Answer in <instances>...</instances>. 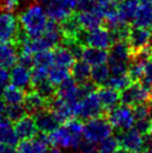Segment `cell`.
Segmentation results:
<instances>
[{"label":"cell","instance_id":"47","mask_svg":"<svg viewBox=\"0 0 152 153\" xmlns=\"http://www.w3.org/2000/svg\"><path fill=\"white\" fill-rule=\"evenodd\" d=\"M150 134L152 135V124H151V128H150Z\"/></svg>","mask_w":152,"mask_h":153},{"label":"cell","instance_id":"43","mask_svg":"<svg viewBox=\"0 0 152 153\" xmlns=\"http://www.w3.org/2000/svg\"><path fill=\"white\" fill-rule=\"evenodd\" d=\"M114 153H131V152H129V151H127V150H124V149H120V150H116Z\"/></svg>","mask_w":152,"mask_h":153},{"label":"cell","instance_id":"25","mask_svg":"<svg viewBox=\"0 0 152 153\" xmlns=\"http://www.w3.org/2000/svg\"><path fill=\"white\" fill-rule=\"evenodd\" d=\"M18 136L11 122L8 119H0V144L16 145L18 143Z\"/></svg>","mask_w":152,"mask_h":153},{"label":"cell","instance_id":"39","mask_svg":"<svg viewBox=\"0 0 152 153\" xmlns=\"http://www.w3.org/2000/svg\"><path fill=\"white\" fill-rule=\"evenodd\" d=\"M142 153H152V135L150 133L143 135V150Z\"/></svg>","mask_w":152,"mask_h":153},{"label":"cell","instance_id":"38","mask_svg":"<svg viewBox=\"0 0 152 153\" xmlns=\"http://www.w3.org/2000/svg\"><path fill=\"white\" fill-rule=\"evenodd\" d=\"M77 151H80V153H97V146L96 144L84 140L78 146Z\"/></svg>","mask_w":152,"mask_h":153},{"label":"cell","instance_id":"49","mask_svg":"<svg viewBox=\"0 0 152 153\" xmlns=\"http://www.w3.org/2000/svg\"><path fill=\"white\" fill-rule=\"evenodd\" d=\"M151 58H152V49H151Z\"/></svg>","mask_w":152,"mask_h":153},{"label":"cell","instance_id":"50","mask_svg":"<svg viewBox=\"0 0 152 153\" xmlns=\"http://www.w3.org/2000/svg\"><path fill=\"white\" fill-rule=\"evenodd\" d=\"M0 119H1V117H0Z\"/></svg>","mask_w":152,"mask_h":153},{"label":"cell","instance_id":"12","mask_svg":"<svg viewBox=\"0 0 152 153\" xmlns=\"http://www.w3.org/2000/svg\"><path fill=\"white\" fill-rule=\"evenodd\" d=\"M57 86L58 87L56 88V96H58L59 98H62L66 102L75 104V103L80 102L85 96V93L83 92L80 85H78L74 81V78L71 76Z\"/></svg>","mask_w":152,"mask_h":153},{"label":"cell","instance_id":"31","mask_svg":"<svg viewBox=\"0 0 152 153\" xmlns=\"http://www.w3.org/2000/svg\"><path fill=\"white\" fill-rule=\"evenodd\" d=\"M131 83L132 79L127 73V74H122V75H110L104 86L112 87L116 91H122L125 87H127Z\"/></svg>","mask_w":152,"mask_h":153},{"label":"cell","instance_id":"46","mask_svg":"<svg viewBox=\"0 0 152 153\" xmlns=\"http://www.w3.org/2000/svg\"><path fill=\"white\" fill-rule=\"evenodd\" d=\"M35 1H37V2H39V4H45V2H47L48 0H35Z\"/></svg>","mask_w":152,"mask_h":153},{"label":"cell","instance_id":"45","mask_svg":"<svg viewBox=\"0 0 152 153\" xmlns=\"http://www.w3.org/2000/svg\"><path fill=\"white\" fill-rule=\"evenodd\" d=\"M141 4H152V0H139Z\"/></svg>","mask_w":152,"mask_h":153},{"label":"cell","instance_id":"5","mask_svg":"<svg viewBox=\"0 0 152 153\" xmlns=\"http://www.w3.org/2000/svg\"><path fill=\"white\" fill-rule=\"evenodd\" d=\"M77 42L82 46L95 47L101 49H107L114 43L110 30L106 27H101V26L93 29L82 30L77 38Z\"/></svg>","mask_w":152,"mask_h":153},{"label":"cell","instance_id":"37","mask_svg":"<svg viewBox=\"0 0 152 153\" xmlns=\"http://www.w3.org/2000/svg\"><path fill=\"white\" fill-rule=\"evenodd\" d=\"M10 82V75L7 68H0V96L4 94V89L7 88Z\"/></svg>","mask_w":152,"mask_h":153},{"label":"cell","instance_id":"42","mask_svg":"<svg viewBox=\"0 0 152 153\" xmlns=\"http://www.w3.org/2000/svg\"><path fill=\"white\" fill-rule=\"evenodd\" d=\"M46 153H65V152L60 151L58 148H54V149H51V150H49V151H47Z\"/></svg>","mask_w":152,"mask_h":153},{"label":"cell","instance_id":"2","mask_svg":"<svg viewBox=\"0 0 152 153\" xmlns=\"http://www.w3.org/2000/svg\"><path fill=\"white\" fill-rule=\"evenodd\" d=\"M18 22L22 31L31 38L38 37L45 31L48 24L46 9L37 1L29 4L18 15Z\"/></svg>","mask_w":152,"mask_h":153},{"label":"cell","instance_id":"19","mask_svg":"<svg viewBox=\"0 0 152 153\" xmlns=\"http://www.w3.org/2000/svg\"><path fill=\"white\" fill-rule=\"evenodd\" d=\"M22 104L25 105L27 113L31 115H34L35 113H37V112H39V111H42L47 107L46 100L42 98L33 88H30L29 92L27 94H25V98H24Z\"/></svg>","mask_w":152,"mask_h":153},{"label":"cell","instance_id":"8","mask_svg":"<svg viewBox=\"0 0 152 153\" xmlns=\"http://www.w3.org/2000/svg\"><path fill=\"white\" fill-rule=\"evenodd\" d=\"M104 108L102 106L97 92H92L85 95L77 103L76 106V117L80 120H89L104 114Z\"/></svg>","mask_w":152,"mask_h":153},{"label":"cell","instance_id":"4","mask_svg":"<svg viewBox=\"0 0 152 153\" xmlns=\"http://www.w3.org/2000/svg\"><path fill=\"white\" fill-rule=\"evenodd\" d=\"M122 104L134 107L141 104H150L152 101V87L144 85L141 82H132L120 93Z\"/></svg>","mask_w":152,"mask_h":153},{"label":"cell","instance_id":"26","mask_svg":"<svg viewBox=\"0 0 152 153\" xmlns=\"http://www.w3.org/2000/svg\"><path fill=\"white\" fill-rule=\"evenodd\" d=\"M75 59L76 58L69 51V49H67L62 44L55 47L54 51H53V64L62 65V66H66V67L71 68L74 64Z\"/></svg>","mask_w":152,"mask_h":153},{"label":"cell","instance_id":"48","mask_svg":"<svg viewBox=\"0 0 152 153\" xmlns=\"http://www.w3.org/2000/svg\"><path fill=\"white\" fill-rule=\"evenodd\" d=\"M150 30H151V33H152V24H151V26H150Z\"/></svg>","mask_w":152,"mask_h":153},{"label":"cell","instance_id":"24","mask_svg":"<svg viewBox=\"0 0 152 153\" xmlns=\"http://www.w3.org/2000/svg\"><path fill=\"white\" fill-rule=\"evenodd\" d=\"M138 6H139V0H118L116 10L123 22L129 24L134 17Z\"/></svg>","mask_w":152,"mask_h":153},{"label":"cell","instance_id":"18","mask_svg":"<svg viewBox=\"0 0 152 153\" xmlns=\"http://www.w3.org/2000/svg\"><path fill=\"white\" fill-rule=\"evenodd\" d=\"M97 95L100 97L102 106L105 112L115 107L121 102L120 101V92L112 87H109V86H100V88L97 91Z\"/></svg>","mask_w":152,"mask_h":153},{"label":"cell","instance_id":"28","mask_svg":"<svg viewBox=\"0 0 152 153\" xmlns=\"http://www.w3.org/2000/svg\"><path fill=\"white\" fill-rule=\"evenodd\" d=\"M110 68L106 64H101L93 66L91 69V81L96 86H104L107 78L110 77Z\"/></svg>","mask_w":152,"mask_h":153},{"label":"cell","instance_id":"44","mask_svg":"<svg viewBox=\"0 0 152 153\" xmlns=\"http://www.w3.org/2000/svg\"><path fill=\"white\" fill-rule=\"evenodd\" d=\"M149 114H150V117L152 119V101H151V103L149 104Z\"/></svg>","mask_w":152,"mask_h":153},{"label":"cell","instance_id":"41","mask_svg":"<svg viewBox=\"0 0 152 153\" xmlns=\"http://www.w3.org/2000/svg\"><path fill=\"white\" fill-rule=\"evenodd\" d=\"M4 111H6V105H4V101H2L0 98V117L4 114Z\"/></svg>","mask_w":152,"mask_h":153},{"label":"cell","instance_id":"40","mask_svg":"<svg viewBox=\"0 0 152 153\" xmlns=\"http://www.w3.org/2000/svg\"><path fill=\"white\" fill-rule=\"evenodd\" d=\"M0 153H18V150L15 145L0 144Z\"/></svg>","mask_w":152,"mask_h":153},{"label":"cell","instance_id":"36","mask_svg":"<svg viewBox=\"0 0 152 153\" xmlns=\"http://www.w3.org/2000/svg\"><path fill=\"white\" fill-rule=\"evenodd\" d=\"M17 63L19 65H21V66L30 69L34 66V55L25 54V53H19L17 58Z\"/></svg>","mask_w":152,"mask_h":153},{"label":"cell","instance_id":"7","mask_svg":"<svg viewBox=\"0 0 152 153\" xmlns=\"http://www.w3.org/2000/svg\"><path fill=\"white\" fill-rule=\"evenodd\" d=\"M106 113V119L109 120L112 128H115L118 132L129 130L134 125L135 117L132 106L125 104L116 105Z\"/></svg>","mask_w":152,"mask_h":153},{"label":"cell","instance_id":"1","mask_svg":"<svg viewBox=\"0 0 152 153\" xmlns=\"http://www.w3.org/2000/svg\"><path fill=\"white\" fill-rule=\"evenodd\" d=\"M51 145L58 149L77 150L83 142V123L80 119L67 120L64 125H59L48 134Z\"/></svg>","mask_w":152,"mask_h":153},{"label":"cell","instance_id":"9","mask_svg":"<svg viewBox=\"0 0 152 153\" xmlns=\"http://www.w3.org/2000/svg\"><path fill=\"white\" fill-rule=\"evenodd\" d=\"M131 54L134 55L143 49L152 48V33L151 30L143 27H132L129 29L127 39Z\"/></svg>","mask_w":152,"mask_h":153},{"label":"cell","instance_id":"16","mask_svg":"<svg viewBox=\"0 0 152 153\" xmlns=\"http://www.w3.org/2000/svg\"><path fill=\"white\" fill-rule=\"evenodd\" d=\"M80 58L86 62L89 66H97V65L105 64L109 59V51L106 49L95 48V47L83 46Z\"/></svg>","mask_w":152,"mask_h":153},{"label":"cell","instance_id":"22","mask_svg":"<svg viewBox=\"0 0 152 153\" xmlns=\"http://www.w3.org/2000/svg\"><path fill=\"white\" fill-rule=\"evenodd\" d=\"M71 75L78 85H83L91 81V66L83 59L74 62L71 67Z\"/></svg>","mask_w":152,"mask_h":153},{"label":"cell","instance_id":"29","mask_svg":"<svg viewBox=\"0 0 152 153\" xmlns=\"http://www.w3.org/2000/svg\"><path fill=\"white\" fill-rule=\"evenodd\" d=\"M25 89L17 87L15 85L7 86V88L4 89V101L7 104H19V103L24 102L25 98Z\"/></svg>","mask_w":152,"mask_h":153},{"label":"cell","instance_id":"23","mask_svg":"<svg viewBox=\"0 0 152 153\" xmlns=\"http://www.w3.org/2000/svg\"><path fill=\"white\" fill-rule=\"evenodd\" d=\"M133 25L136 27L148 28L152 24V4H141L138 6V9L132 19Z\"/></svg>","mask_w":152,"mask_h":153},{"label":"cell","instance_id":"35","mask_svg":"<svg viewBox=\"0 0 152 153\" xmlns=\"http://www.w3.org/2000/svg\"><path fill=\"white\" fill-rule=\"evenodd\" d=\"M140 82L149 87H152V59H149L147 62L145 67H144L143 76Z\"/></svg>","mask_w":152,"mask_h":153},{"label":"cell","instance_id":"27","mask_svg":"<svg viewBox=\"0 0 152 153\" xmlns=\"http://www.w3.org/2000/svg\"><path fill=\"white\" fill-rule=\"evenodd\" d=\"M69 76H71V68L66 66L51 64V66L48 69V79L55 86L59 85L62 82H64Z\"/></svg>","mask_w":152,"mask_h":153},{"label":"cell","instance_id":"21","mask_svg":"<svg viewBox=\"0 0 152 153\" xmlns=\"http://www.w3.org/2000/svg\"><path fill=\"white\" fill-rule=\"evenodd\" d=\"M76 19L83 30H89L96 28L103 24V17L101 15L92 11H80L75 13Z\"/></svg>","mask_w":152,"mask_h":153},{"label":"cell","instance_id":"32","mask_svg":"<svg viewBox=\"0 0 152 153\" xmlns=\"http://www.w3.org/2000/svg\"><path fill=\"white\" fill-rule=\"evenodd\" d=\"M4 114L10 122H17L18 120L22 119L28 113L26 111L25 105L22 103H19V104H8L4 111Z\"/></svg>","mask_w":152,"mask_h":153},{"label":"cell","instance_id":"6","mask_svg":"<svg viewBox=\"0 0 152 153\" xmlns=\"http://www.w3.org/2000/svg\"><path fill=\"white\" fill-rule=\"evenodd\" d=\"M20 31L18 18L13 13L0 11V43H10L17 46Z\"/></svg>","mask_w":152,"mask_h":153},{"label":"cell","instance_id":"11","mask_svg":"<svg viewBox=\"0 0 152 153\" xmlns=\"http://www.w3.org/2000/svg\"><path fill=\"white\" fill-rule=\"evenodd\" d=\"M116 139L122 149L131 153H142L143 150V134H141L136 128H129L125 131H120Z\"/></svg>","mask_w":152,"mask_h":153},{"label":"cell","instance_id":"10","mask_svg":"<svg viewBox=\"0 0 152 153\" xmlns=\"http://www.w3.org/2000/svg\"><path fill=\"white\" fill-rule=\"evenodd\" d=\"M46 13L51 20L60 22L72 16L77 8L78 0H48Z\"/></svg>","mask_w":152,"mask_h":153},{"label":"cell","instance_id":"13","mask_svg":"<svg viewBox=\"0 0 152 153\" xmlns=\"http://www.w3.org/2000/svg\"><path fill=\"white\" fill-rule=\"evenodd\" d=\"M33 117L36 122L38 131L45 133V134H49L53 131H55L62 124V121L58 119V116L47 107L35 113Z\"/></svg>","mask_w":152,"mask_h":153},{"label":"cell","instance_id":"30","mask_svg":"<svg viewBox=\"0 0 152 153\" xmlns=\"http://www.w3.org/2000/svg\"><path fill=\"white\" fill-rule=\"evenodd\" d=\"M31 88L34 89V91H36V92H37V93L39 94L42 98H45V100H46L47 102L56 95L55 85H54V84H53L48 78H46V79L42 81L40 83L36 84V85L33 86Z\"/></svg>","mask_w":152,"mask_h":153},{"label":"cell","instance_id":"14","mask_svg":"<svg viewBox=\"0 0 152 153\" xmlns=\"http://www.w3.org/2000/svg\"><path fill=\"white\" fill-rule=\"evenodd\" d=\"M48 134L42 133L40 135H36L31 139L21 140L18 144V153H46L49 148Z\"/></svg>","mask_w":152,"mask_h":153},{"label":"cell","instance_id":"20","mask_svg":"<svg viewBox=\"0 0 152 153\" xmlns=\"http://www.w3.org/2000/svg\"><path fill=\"white\" fill-rule=\"evenodd\" d=\"M18 47L7 43L0 45V68H10L17 63Z\"/></svg>","mask_w":152,"mask_h":153},{"label":"cell","instance_id":"3","mask_svg":"<svg viewBox=\"0 0 152 153\" xmlns=\"http://www.w3.org/2000/svg\"><path fill=\"white\" fill-rule=\"evenodd\" d=\"M112 132V125L103 115L86 120V122L83 124V139L94 144H97L102 140L111 136Z\"/></svg>","mask_w":152,"mask_h":153},{"label":"cell","instance_id":"33","mask_svg":"<svg viewBox=\"0 0 152 153\" xmlns=\"http://www.w3.org/2000/svg\"><path fill=\"white\" fill-rule=\"evenodd\" d=\"M118 141L116 137L109 136L101 142H98L97 145V153H114L118 149Z\"/></svg>","mask_w":152,"mask_h":153},{"label":"cell","instance_id":"17","mask_svg":"<svg viewBox=\"0 0 152 153\" xmlns=\"http://www.w3.org/2000/svg\"><path fill=\"white\" fill-rule=\"evenodd\" d=\"M9 75H10V82L13 83V85L22 89L31 88V76L28 68L19 64H17L16 66L13 65Z\"/></svg>","mask_w":152,"mask_h":153},{"label":"cell","instance_id":"34","mask_svg":"<svg viewBox=\"0 0 152 153\" xmlns=\"http://www.w3.org/2000/svg\"><path fill=\"white\" fill-rule=\"evenodd\" d=\"M152 124V119L150 116L148 117H143V119H138L135 120L134 122V128L141 133V134H148L150 133V128H151Z\"/></svg>","mask_w":152,"mask_h":153},{"label":"cell","instance_id":"15","mask_svg":"<svg viewBox=\"0 0 152 153\" xmlns=\"http://www.w3.org/2000/svg\"><path fill=\"white\" fill-rule=\"evenodd\" d=\"M13 128H15L18 139L20 140H27V139L34 137L38 131L34 117L28 114L25 115L22 119L18 120L17 122H15Z\"/></svg>","mask_w":152,"mask_h":153}]
</instances>
